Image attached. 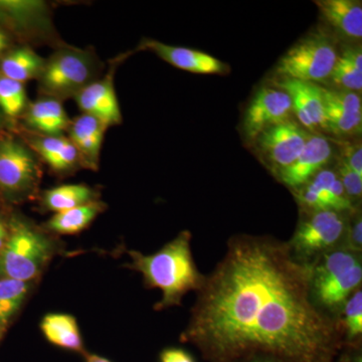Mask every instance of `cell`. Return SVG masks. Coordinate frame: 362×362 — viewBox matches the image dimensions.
I'll list each match as a JSON object with an SVG mask.
<instances>
[{
    "instance_id": "1",
    "label": "cell",
    "mask_w": 362,
    "mask_h": 362,
    "mask_svg": "<svg viewBox=\"0 0 362 362\" xmlns=\"http://www.w3.org/2000/svg\"><path fill=\"white\" fill-rule=\"evenodd\" d=\"M181 340L211 362L271 357L282 362H332L340 321L312 300L310 266L287 243L239 235L197 291Z\"/></svg>"
},
{
    "instance_id": "2",
    "label": "cell",
    "mask_w": 362,
    "mask_h": 362,
    "mask_svg": "<svg viewBox=\"0 0 362 362\" xmlns=\"http://www.w3.org/2000/svg\"><path fill=\"white\" fill-rule=\"evenodd\" d=\"M192 233L181 232L175 239L152 255L129 252L130 268L139 272L149 288L160 290L156 310L180 305L190 291H199L206 277L195 265L192 252Z\"/></svg>"
},
{
    "instance_id": "3",
    "label": "cell",
    "mask_w": 362,
    "mask_h": 362,
    "mask_svg": "<svg viewBox=\"0 0 362 362\" xmlns=\"http://www.w3.org/2000/svg\"><path fill=\"white\" fill-rule=\"evenodd\" d=\"M361 254L344 247L326 252L310 266L312 300L331 317L343 310L347 300L361 287Z\"/></svg>"
},
{
    "instance_id": "4",
    "label": "cell",
    "mask_w": 362,
    "mask_h": 362,
    "mask_svg": "<svg viewBox=\"0 0 362 362\" xmlns=\"http://www.w3.org/2000/svg\"><path fill=\"white\" fill-rule=\"evenodd\" d=\"M52 249L44 235L16 221L0 251V278L26 283L37 278L51 258Z\"/></svg>"
},
{
    "instance_id": "5",
    "label": "cell",
    "mask_w": 362,
    "mask_h": 362,
    "mask_svg": "<svg viewBox=\"0 0 362 362\" xmlns=\"http://www.w3.org/2000/svg\"><path fill=\"white\" fill-rule=\"evenodd\" d=\"M338 54L334 42L322 33H312L296 42L279 61L280 78L323 83L329 80Z\"/></svg>"
},
{
    "instance_id": "6",
    "label": "cell",
    "mask_w": 362,
    "mask_h": 362,
    "mask_svg": "<svg viewBox=\"0 0 362 362\" xmlns=\"http://www.w3.org/2000/svg\"><path fill=\"white\" fill-rule=\"evenodd\" d=\"M347 221L344 213L334 211L308 213L300 221L294 235L287 243L293 257L310 266L319 257L337 249L341 244Z\"/></svg>"
},
{
    "instance_id": "7",
    "label": "cell",
    "mask_w": 362,
    "mask_h": 362,
    "mask_svg": "<svg viewBox=\"0 0 362 362\" xmlns=\"http://www.w3.org/2000/svg\"><path fill=\"white\" fill-rule=\"evenodd\" d=\"M92 59L83 52L64 49L45 61L40 76V86L45 96L59 101L75 97L92 82Z\"/></svg>"
},
{
    "instance_id": "8",
    "label": "cell",
    "mask_w": 362,
    "mask_h": 362,
    "mask_svg": "<svg viewBox=\"0 0 362 362\" xmlns=\"http://www.w3.org/2000/svg\"><path fill=\"white\" fill-rule=\"evenodd\" d=\"M311 135L297 120L291 119L264 131L254 142L278 175L296 160Z\"/></svg>"
},
{
    "instance_id": "9",
    "label": "cell",
    "mask_w": 362,
    "mask_h": 362,
    "mask_svg": "<svg viewBox=\"0 0 362 362\" xmlns=\"http://www.w3.org/2000/svg\"><path fill=\"white\" fill-rule=\"evenodd\" d=\"M292 101L280 88L263 87L252 97L243 120V132L254 141L264 131L293 119Z\"/></svg>"
},
{
    "instance_id": "10",
    "label": "cell",
    "mask_w": 362,
    "mask_h": 362,
    "mask_svg": "<svg viewBox=\"0 0 362 362\" xmlns=\"http://www.w3.org/2000/svg\"><path fill=\"white\" fill-rule=\"evenodd\" d=\"M295 197L307 213L334 211L345 214L354 211L337 171L331 169H323L308 183L295 189Z\"/></svg>"
},
{
    "instance_id": "11",
    "label": "cell",
    "mask_w": 362,
    "mask_h": 362,
    "mask_svg": "<svg viewBox=\"0 0 362 362\" xmlns=\"http://www.w3.org/2000/svg\"><path fill=\"white\" fill-rule=\"evenodd\" d=\"M40 169L32 152L13 139L0 141V187L11 192L35 187Z\"/></svg>"
},
{
    "instance_id": "12",
    "label": "cell",
    "mask_w": 362,
    "mask_h": 362,
    "mask_svg": "<svg viewBox=\"0 0 362 362\" xmlns=\"http://www.w3.org/2000/svg\"><path fill=\"white\" fill-rule=\"evenodd\" d=\"M325 131L337 136L361 134L362 103L358 93L322 88Z\"/></svg>"
},
{
    "instance_id": "13",
    "label": "cell",
    "mask_w": 362,
    "mask_h": 362,
    "mask_svg": "<svg viewBox=\"0 0 362 362\" xmlns=\"http://www.w3.org/2000/svg\"><path fill=\"white\" fill-rule=\"evenodd\" d=\"M275 85L289 95L300 125L310 133L325 131L322 87L291 78H280Z\"/></svg>"
},
{
    "instance_id": "14",
    "label": "cell",
    "mask_w": 362,
    "mask_h": 362,
    "mask_svg": "<svg viewBox=\"0 0 362 362\" xmlns=\"http://www.w3.org/2000/svg\"><path fill=\"white\" fill-rule=\"evenodd\" d=\"M332 157V146L325 137L312 134L300 156L291 165L278 173L279 180L292 189L303 187L321 170Z\"/></svg>"
},
{
    "instance_id": "15",
    "label": "cell",
    "mask_w": 362,
    "mask_h": 362,
    "mask_svg": "<svg viewBox=\"0 0 362 362\" xmlns=\"http://www.w3.org/2000/svg\"><path fill=\"white\" fill-rule=\"evenodd\" d=\"M142 45L180 70L202 75H228L230 71V66L225 62L197 49L169 45L154 40H146Z\"/></svg>"
},
{
    "instance_id": "16",
    "label": "cell",
    "mask_w": 362,
    "mask_h": 362,
    "mask_svg": "<svg viewBox=\"0 0 362 362\" xmlns=\"http://www.w3.org/2000/svg\"><path fill=\"white\" fill-rule=\"evenodd\" d=\"M75 99L83 114L95 117L107 128L122 122V114L111 76L90 82L76 95Z\"/></svg>"
},
{
    "instance_id": "17",
    "label": "cell",
    "mask_w": 362,
    "mask_h": 362,
    "mask_svg": "<svg viewBox=\"0 0 362 362\" xmlns=\"http://www.w3.org/2000/svg\"><path fill=\"white\" fill-rule=\"evenodd\" d=\"M321 16L337 32L350 40L362 37V6L354 0H319L315 1Z\"/></svg>"
},
{
    "instance_id": "18",
    "label": "cell",
    "mask_w": 362,
    "mask_h": 362,
    "mask_svg": "<svg viewBox=\"0 0 362 362\" xmlns=\"http://www.w3.org/2000/svg\"><path fill=\"white\" fill-rule=\"evenodd\" d=\"M107 127L95 117L82 114L71 122L70 141L90 168H96Z\"/></svg>"
},
{
    "instance_id": "19",
    "label": "cell",
    "mask_w": 362,
    "mask_h": 362,
    "mask_svg": "<svg viewBox=\"0 0 362 362\" xmlns=\"http://www.w3.org/2000/svg\"><path fill=\"white\" fill-rule=\"evenodd\" d=\"M26 124L42 136H63L71 125L70 119L61 102L44 98L30 105L25 117Z\"/></svg>"
},
{
    "instance_id": "20",
    "label": "cell",
    "mask_w": 362,
    "mask_h": 362,
    "mask_svg": "<svg viewBox=\"0 0 362 362\" xmlns=\"http://www.w3.org/2000/svg\"><path fill=\"white\" fill-rule=\"evenodd\" d=\"M45 61L30 47H20L7 54L0 63V75L25 84L40 78Z\"/></svg>"
},
{
    "instance_id": "21",
    "label": "cell",
    "mask_w": 362,
    "mask_h": 362,
    "mask_svg": "<svg viewBox=\"0 0 362 362\" xmlns=\"http://www.w3.org/2000/svg\"><path fill=\"white\" fill-rule=\"evenodd\" d=\"M33 147L52 169L68 170L80 160L78 150L69 138L64 136H42L33 140Z\"/></svg>"
},
{
    "instance_id": "22",
    "label": "cell",
    "mask_w": 362,
    "mask_h": 362,
    "mask_svg": "<svg viewBox=\"0 0 362 362\" xmlns=\"http://www.w3.org/2000/svg\"><path fill=\"white\" fill-rule=\"evenodd\" d=\"M42 330L52 344L71 351L85 354L82 337L74 317L66 314H49L42 320Z\"/></svg>"
},
{
    "instance_id": "23",
    "label": "cell",
    "mask_w": 362,
    "mask_h": 362,
    "mask_svg": "<svg viewBox=\"0 0 362 362\" xmlns=\"http://www.w3.org/2000/svg\"><path fill=\"white\" fill-rule=\"evenodd\" d=\"M105 204L94 201L84 206L74 207L57 213L47 221V226L52 232L61 235H74L84 230L104 209Z\"/></svg>"
},
{
    "instance_id": "24",
    "label": "cell",
    "mask_w": 362,
    "mask_h": 362,
    "mask_svg": "<svg viewBox=\"0 0 362 362\" xmlns=\"http://www.w3.org/2000/svg\"><path fill=\"white\" fill-rule=\"evenodd\" d=\"M335 89L361 92L362 52L361 47H349L338 56L329 78Z\"/></svg>"
},
{
    "instance_id": "25",
    "label": "cell",
    "mask_w": 362,
    "mask_h": 362,
    "mask_svg": "<svg viewBox=\"0 0 362 362\" xmlns=\"http://www.w3.org/2000/svg\"><path fill=\"white\" fill-rule=\"evenodd\" d=\"M94 201V190L84 185H62L47 190L44 195L45 207L56 214Z\"/></svg>"
},
{
    "instance_id": "26",
    "label": "cell",
    "mask_w": 362,
    "mask_h": 362,
    "mask_svg": "<svg viewBox=\"0 0 362 362\" xmlns=\"http://www.w3.org/2000/svg\"><path fill=\"white\" fill-rule=\"evenodd\" d=\"M28 284L14 279L0 278V325H6L25 299Z\"/></svg>"
},
{
    "instance_id": "27",
    "label": "cell",
    "mask_w": 362,
    "mask_h": 362,
    "mask_svg": "<svg viewBox=\"0 0 362 362\" xmlns=\"http://www.w3.org/2000/svg\"><path fill=\"white\" fill-rule=\"evenodd\" d=\"M26 105L25 86L0 75V109L9 117L23 113Z\"/></svg>"
},
{
    "instance_id": "28",
    "label": "cell",
    "mask_w": 362,
    "mask_h": 362,
    "mask_svg": "<svg viewBox=\"0 0 362 362\" xmlns=\"http://www.w3.org/2000/svg\"><path fill=\"white\" fill-rule=\"evenodd\" d=\"M343 318L340 321L341 329L347 341H356L362 334V292L357 289L347 300L343 308Z\"/></svg>"
},
{
    "instance_id": "29",
    "label": "cell",
    "mask_w": 362,
    "mask_h": 362,
    "mask_svg": "<svg viewBox=\"0 0 362 362\" xmlns=\"http://www.w3.org/2000/svg\"><path fill=\"white\" fill-rule=\"evenodd\" d=\"M337 175L340 181H341L345 192L350 199H361L362 194V177H359L354 171L346 165L340 159L338 163Z\"/></svg>"
},
{
    "instance_id": "30",
    "label": "cell",
    "mask_w": 362,
    "mask_h": 362,
    "mask_svg": "<svg viewBox=\"0 0 362 362\" xmlns=\"http://www.w3.org/2000/svg\"><path fill=\"white\" fill-rule=\"evenodd\" d=\"M343 247L349 251L361 254L362 250V220L361 216H356L351 223H347L346 232L343 238Z\"/></svg>"
},
{
    "instance_id": "31",
    "label": "cell",
    "mask_w": 362,
    "mask_h": 362,
    "mask_svg": "<svg viewBox=\"0 0 362 362\" xmlns=\"http://www.w3.org/2000/svg\"><path fill=\"white\" fill-rule=\"evenodd\" d=\"M341 160L346 164L359 177H362V147L361 143H346L342 147Z\"/></svg>"
},
{
    "instance_id": "32",
    "label": "cell",
    "mask_w": 362,
    "mask_h": 362,
    "mask_svg": "<svg viewBox=\"0 0 362 362\" xmlns=\"http://www.w3.org/2000/svg\"><path fill=\"white\" fill-rule=\"evenodd\" d=\"M161 362H194L190 354L182 349H166L161 354Z\"/></svg>"
},
{
    "instance_id": "33",
    "label": "cell",
    "mask_w": 362,
    "mask_h": 362,
    "mask_svg": "<svg viewBox=\"0 0 362 362\" xmlns=\"http://www.w3.org/2000/svg\"><path fill=\"white\" fill-rule=\"evenodd\" d=\"M7 235H8V233H7L6 228L4 226V223L0 221V251H1L4 244H6Z\"/></svg>"
},
{
    "instance_id": "34",
    "label": "cell",
    "mask_w": 362,
    "mask_h": 362,
    "mask_svg": "<svg viewBox=\"0 0 362 362\" xmlns=\"http://www.w3.org/2000/svg\"><path fill=\"white\" fill-rule=\"evenodd\" d=\"M86 362H111L104 357L96 356V354H87Z\"/></svg>"
},
{
    "instance_id": "35",
    "label": "cell",
    "mask_w": 362,
    "mask_h": 362,
    "mask_svg": "<svg viewBox=\"0 0 362 362\" xmlns=\"http://www.w3.org/2000/svg\"><path fill=\"white\" fill-rule=\"evenodd\" d=\"M7 45H8V39H7V35L0 30V54L6 49Z\"/></svg>"
},
{
    "instance_id": "36",
    "label": "cell",
    "mask_w": 362,
    "mask_h": 362,
    "mask_svg": "<svg viewBox=\"0 0 362 362\" xmlns=\"http://www.w3.org/2000/svg\"><path fill=\"white\" fill-rule=\"evenodd\" d=\"M249 362H282L278 359L271 358V357H255Z\"/></svg>"
}]
</instances>
